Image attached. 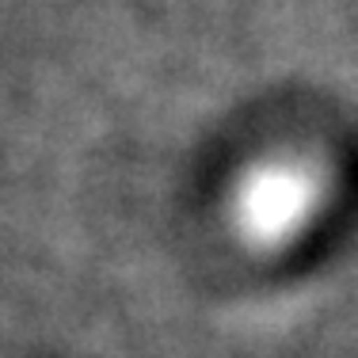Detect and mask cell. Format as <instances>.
Segmentation results:
<instances>
[{
  "mask_svg": "<svg viewBox=\"0 0 358 358\" xmlns=\"http://www.w3.org/2000/svg\"><path fill=\"white\" fill-rule=\"evenodd\" d=\"M313 199L317 187L309 176L294 172V168H267L263 176H255L241 194V217L244 229L255 236H275L282 241L286 233H294L305 217L313 214Z\"/></svg>",
  "mask_w": 358,
  "mask_h": 358,
  "instance_id": "cell-1",
  "label": "cell"
}]
</instances>
